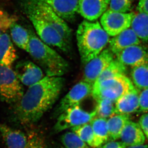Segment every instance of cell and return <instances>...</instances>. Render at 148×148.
I'll return each mask as SVG.
<instances>
[{"instance_id":"1","label":"cell","mask_w":148,"mask_h":148,"mask_svg":"<svg viewBox=\"0 0 148 148\" xmlns=\"http://www.w3.org/2000/svg\"><path fill=\"white\" fill-rule=\"evenodd\" d=\"M64 82L62 77L46 75L29 87L15 108L16 120L26 125L38 122L58 100Z\"/></svg>"},{"instance_id":"2","label":"cell","mask_w":148,"mask_h":148,"mask_svg":"<svg viewBox=\"0 0 148 148\" xmlns=\"http://www.w3.org/2000/svg\"><path fill=\"white\" fill-rule=\"evenodd\" d=\"M77 40L81 62L86 64L104 50L110 38L98 21L84 20L78 26Z\"/></svg>"},{"instance_id":"3","label":"cell","mask_w":148,"mask_h":148,"mask_svg":"<svg viewBox=\"0 0 148 148\" xmlns=\"http://www.w3.org/2000/svg\"><path fill=\"white\" fill-rule=\"evenodd\" d=\"M28 53L49 77H62L69 71V63L30 30Z\"/></svg>"},{"instance_id":"4","label":"cell","mask_w":148,"mask_h":148,"mask_svg":"<svg viewBox=\"0 0 148 148\" xmlns=\"http://www.w3.org/2000/svg\"><path fill=\"white\" fill-rule=\"evenodd\" d=\"M22 7L24 13L34 27L38 38L50 46L57 47L64 53L70 51V46L58 32L48 23L41 16L26 6Z\"/></svg>"},{"instance_id":"5","label":"cell","mask_w":148,"mask_h":148,"mask_svg":"<svg viewBox=\"0 0 148 148\" xmlns=\"http://www.w3.org/2000/svg\"><path fill=\"white\" fill-rule=\"evenodd\" d=\"M134 88L128 77L125 75H119L100 82L95 83L91 94L96 101L102 99H108L115 103Z\"/></svg>"},{"instance_id":"6","label":"cell","mask_w":148,"mask_h":148,"mask_svg":"<svg viewBox=\"0 0 148 148\" xmlns=\"http://www.w3.org/2000/svg\"><path fill=\"white\" fill-rule=\"evenodd\" d=\"M21 5L30 8L40 14L58 32L70 45L72 37L71 29L66 21L59 16L50 6L42 0H22Z\"/></svg>"},{"instance_id":"7","label":"cell","mask_w":148,"mask_h":148,"mask_svg":"<svg viewBox=\"0 0 148 148\" xmlns=\"http://www.w3.org/2000/svg\"><path fill=\"white\" fill-rule=\"evenodd\" d=\"M23 95V88L14 71L0 65V100L8 103H18Z\"/></svg>"},{"instance_id":"8","label":"cell","mask_w":148,"mask_h":148,"mask_svg":"<svg viewBox=\"0 0 148 148\" xmlns=\"http://www.w3.org/2000/svg\"><path fill=\"white\" fill-rule=\"evenodd\" d=\"M54 125L56 132H61L91 122L96 116L95 109L91 112L85 111L79 105L67 109L58 115Z\"/></svg>"},{"instance_id":"9","label":"cell","mask_w":148,"mask_h":148,"mask_svg":"<svg viewBox=\"0 0 148 148\" xmlns=\"http://www.w3.org/2000/svg\"><path fill=\"white\" fill-rule=\"evenodd\" d=\"M134 15L133 13H119L108 9L101 18V27L109 36H116L130 28Z\"/></svg>"},{"instance_id":"10","label":"cell","mask_w":148,"mask_h":148,"mask_svg":"<svg viewBox=\"0 0 148 148\" xmlns=\"http://www.w3.org/2000/svg\"><path fill=\"white\" fill-rule=\"evenodd\" d=\"M93 84L83 81L75 84L62 99L54 114L60 115L67 109L79 105L80 103L92 93Z\"/></svg>"},{"instance_id":"11","label":"cell","mask_w":148,"mask_h":148,"mask_svg":"<svg viewBox=\"0 0 148 148\" xmlns=\"http://www.w3.org/2000/svg\"><path fill=\"white\" fill-rule=\"evenodd\" d=\"M113 60L114 54L112 51L109 49H104L98 56L85 64L84 81L93 85Z\"/></svg>"},{"instance_id":"12","label":"cell","mask_w":148,"mask_h":148,"mask_svg":"<svg viewBox=\"0 0 148 148\" xmlns=\"http://www.w3.org/2000/svg\"><path fill=\"white\" fill-rule=\"evenodd\" d=\"M14 72L19 81L29 87L44 77L41 68L30 61L19 62L16 66Z\"/></svg>"},{"instance_id":"13","label":"cell","mask_w":148,"mask_h":148,"mask_svg":"<svg viewBox=\"0 0 148 148\" xmlns=\"http://www.w3.org/2000/svg\"><path fill=\"white\" fill-rule=\"evenodd\" d=\"M116 56L124 65L133 68L148 63V49L140 44L135 45L123 50Z\"/></svg>"},{"instance_id":"14","label":"cell","mask_w":148,"mask_h":148,"mask_svg":"<svg viewBox=\"0 0 148 148\" xmlns=\"http://www.w3.org/2000/svg\"><path fill=\"white\" fill-rule=\"evenodd\" d=\"M110 0H78V13L84 18L93 22L107 10Z\"/></svg>"},{"instance_id":"15","label":"cell","mask_w":148,"mask_h":148,"mask_svg":"<svg viewBox=\"0 0 148 148\" xmlns=\"http://www.w3.org/2000/svg\"><path fill=\"white\" fill-rule=\"evenodd\" d=\"M0 131L7 148H26L30 140V134L15 130L5 125H0Z\"/></svg>"},{"instance_id":"16","label":"cell","mask_w":148,"mask_h":148,"mask_svg":"<svg viewBox=\"0 0 148 148\" xmlns=\"http://www.w3.org/2000/svg\"><path fill=\"white\" fill-rule=\"evenodd\" d=\"M65 21H73L78 13V0H42Z\"/></svg>"},{"instance_id":"17","label":"cell","mask_w":148,"mask_h":148,"mask_svg":"<svg viewBox=\"0 0 148 148\" xmlns=\"http://www.w3.org/2000/svg\"><path fill=\"white\" fill-rule=\"evenodd\" d=\"M140 43V38L132 29L129 28L110 39L109 49L113 54L117 56L125 49L131 46L138 45Z\"/></svg>"},{"instance_id":"18","label":"cell","mask_w":148,"mask_h":148,"mask_svg":"<svg viewBox=\"0 0 148 148\" xmlns=\"http://www.w3.org/2000/svg\"><path fill=\"white\" fill-rule=\"evenodd\" d=\"M121 142L126 147L144 144L146 137L139 124L133 121H128L121 132Z\"/></svg>"},{"instance_id":"19","label":"cell","mask_w":148,"mask_h":148,"mask_svg":"<svg viewBox=\"0 0 148 148\" xmlns=\"http://www.w3.org/2000/svg\"><path fill=\"white\" fill-rule=\"evenodd\" d=\"M139 106V93L134 88L115 102V112L116 114H130L138 110Z\"/></svg>"},{"instance_id":"20","label":"cell","mask_w":148,"mask_h":148,"mask_svg":"<svg viewBox=\"0 0 148 148\" xmlns=\"http://www.w3.org/2000/svg\"><path fill=\"white\" fill-rule=\"evenodd\" d=\"M17 54L9 35L3 33L0 36V65L11 68Z\"/></svg>"},{"instance_id":"21","label":"cell","mask_w":148,"mask_h":148,"mask_svg":"<svg viewBox=\"0 0 148 148\" xmlns=\"http://www.w3.org/2000/svg\"><path fill=\"white\" fill-rule=\"evenodd\" d=\"M130 120V114H116L107 119L109 141L120 138L123 128Z\"/></svg>"},{"instance_id":"22","label":"cell","mask_w":148,"mask_h":148,"mask_svg":"<svg viewBox=\"0 0 148 148\" xmlns=\"http://www.w3.org/2000/svg\"><path fill=\"white\" fill-rule=\"evenodd\" d=\"M131 27L140 40L148 43V14L138 12L135 14Z\"/></svg>"},{"instance_id":"23","label":"cell","mask_w":148,"mask_h":148,"mask_svg":"<svg viewBox=\"0 0 148 148\" xmlns=\"http://www.w3.org/2000/svg\"><path fill=\"white\" fill-rule=\"evenodd\" d=\"M12 39L16 45L25 51H29V33L20 25L15 22L10 28Z\"/></svg>"},{"instance_id":"24","label":"cell","mask_w":148,"mask_h":148,"mask_svg":"<svg viewBox=\"0 0 148 148\" xmlns=\"http://www.w3.org/2000/svg\"><path fill=\"white\" fill-rule=\"evenodd\" d=\"M71 131L90 147L99 148L103 145L96 138L90 123L72 127Z\"/></svg>"},{"instance_id":"25","label":"cell","mask_w":148,"mask_h":148,"mask_svg":"<svg viewBox=\"0 0 148 148\" xmlns=\"http://www.w3.org/2000/svg\"><path fill=\"white\" fill-rule=\"evenodd\" d=\"M131 77L133 83L137 88H148V63L133 67Z\"/></svg>"},{"instance_id":"26","label":"cell","mask_w":148,"mask_h":148,"mask_svg":"<svg viewBox=\"0 0 148 148\" xmlns=\"http://www.w3.org/2000/svg\"><path fill=\"white\" fill-rule=\"evenodd\" d=\"M96 138L103 144L109 140L106 118L95 117L90 122Z\"/></svg>"},{"instance_id":"27","label":"cell","mask_w":148,"mask_h":148,"mask_svg":"<svg viewBox=\"0 0 148 148\" xmlns=\"http://www.w3.org/2000/svg\"><path fill=\"white\" fill-rule=\"evenodd\" d=\"M126 71L127 69L125 65H124L117 59H114L107 68L101 74L95 83L100 82L104 80L119 75H125Z\"/></svg>"},{"instance_id":"28","label":"cell","mask_w":148,"mask_h":148,"mask_svg":"<svg viewBox=\"0 0 148 148\" xmlns=\"http://www.w3.org/2000/svg\"><path fill=\"white\" fill-rule=\"evenodd\" d=\"M97 102L96 116L107 119L116 114L115 102L108 99H100Z\"/></svg>"},{"instance_id":"29","label":"cell","mask_w":148,"mask_h":148,"mask_svg":"<svg viewBox=\"0 0 148 148\" xmlns=\"http://www.w3.org/2000/svg\"><path fill=\"white\" fill-rule=\"evenodd\" d=\"M61 140L66 148H90L89 146L73 131L65 133Z\"/></svg>"},{"instance_id":"30","label":"cell","mask_w":148,"mask_h":148,"mask_svg":"<svg viewBox=\"0 0 148 148\" xmlns=\"http://www.w3.org/2000/svg\"><path fill=\"white\" fill-rule=\"evenodd\" d=\"M17 21V17L0 8V36L10 29L12 25Z\"/></svg>"},{"instance_id":"31","label":"cell","mask_w":148,"mask_h":148,"mask_svg":"<svg viewBox=\"0 0 148 148\" xmlns=\"http://www.w3.org/2000/svg\"><path fill=\"white\" fill-rule=\"evenodd\" d=\"M130 0H110L109 9L119 13H127L131 9Z\"/></svg>"},{"instance_id":"32","label":"cell","mask_w":148,"mask_h":148,"mask_svg":"<svg viewBox=\"0 0 148 148\" xmlns=\"http://www.w3.org/2000/svg\"><path fill=\"white\" fill-rule=\"evenodd\" d=\"M26 148H46L44 140L36 133H31L29 142Z\"/></svg>"},{"instance_id":"33","label":"cell","mask_w":148,"mask_h":148,"mask_svg":"<svg viewBox=\"0 0 148 148\" xmlns=\"http://www.w3.org/2000/svg\"><path fill=\"white\" fill-rule=\"evenodd\" d=\"M139 111L143 112H148V88L142 90L139 93Z\"/></svg>"},{"instance_id":"34","label":"cell","mask_w":148,"mask_h":148,"mask_svg":"<svg viewBox=\"0 0 148 148\" xmlns=\"http://www.w3.org/2000/svg\"><path fill=\"white\" fill-rule=\"evenodd\" d=\"M138 124L148 140V113H145L141 115Z\"/></svg>"},{"instance_id":"35","label":"cell","mask_w":148,"mask_h":148,"mask_svg":"<svg viewBox=\"0 0 148 148\" xmlns=\"http://www.w3.org/2000/svg\"><path fill=\"white\" fill-rule=\"evenodd\" d=\"M126 147L125 145L121 141L111 140L106 143L101 148H126Z\"/></svg>"},{"instance_id":"36","label":"cell","mask_w":148,"mask_h":148,"mask_svg":"<svg viewBox=\"0 0 148 148\" xmlns=\"http://www.w3.org/2000/svg\"><path fill=\"white\" fill-rule=\"evenodd\" d=\"M138 10L140 12L148 14V0H140Z\"/></svg>"},{"instance_id":"37","label":"cell","mask_w":148,"mask_h":148,"mask_svg":"<svg viewBox=\"0 0 148 148\" xmlns=\"http://www.w3.org/2000/svg\"><path fill=\"white\" fill-rule=\"evenodd\" d=\"M126 148H148V144H142L140 145L134 146H130L127 147Z\"/></svg>"},{"instance_id":"38","label":"cell","mask_w":148,"mask_h":148,"mask_svg":"<svg viewBox=\"0 0 148 148\" xmlns=\"http://www.w3.org/2000/svg\"></svg>"}]
</instances>
